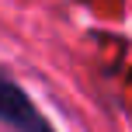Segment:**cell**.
<instances>
[{
    "mask_svg": "<svg viewBox=\"0 0 132 132\" xmlns=\"http://www.w3.org/2000/svg\"><path fill=\"white\" fill-rule=\"evenodd\" d=\"M0 122L18 132H52V125L31 104V97L4 73H0Z\"/></svg>",
    "mask_w": 132,
    "mask_h": 132,
    "instance_id": "cell-1",
    "label": "cell"
}]
</instances>
